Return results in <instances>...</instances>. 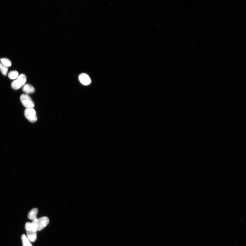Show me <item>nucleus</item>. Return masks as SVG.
Here are the masks:
<instances>
[{
  "instance_id": "nucleus-1",
  "label": "nucleus",
  "mask_w": 246,
  "mask_h": 246,
  "mask_svg": "<svg viewBox=\"0 0 246 246\" xmlns=\"http://www.w3.org/2000/svg\"><path fill=\"white\" fill-rule=\"evenodd\" d=\"M49 222V220L48 217L44 216L39 219H37L35 220L32 221L31 223L37 231H39L45 228Z\"/></svg>"
},
{
  "instance_id": "nucleus-2",
  "label": "nucleus",
  "mask_w": 246,
  "mask_h": 246,
  "mask_svg": "<svg viewBox=\"0 0 246 246\" xmlns=\"http://www.w3.org/2000/svg\"><path fill=\"white\" fill-rule=\"evenodd\" d=\"M25 228L27 234V237L30 241L34 242L37 239V230L32 226L31 223L27 222L26 223Z\"/></svg>"
},
{
  "instance_id": "nucleus-6",
  "label": "nucleus",
  "mask_w": 246,
  "mask_h": 246,
  "mask_svg": "<svg viewBox=\"0 0 246 246\" xmlns=\"http://www.w3.org/2000/svg\"><path fill=\"white\" fill-rule=\"evenodd\" d=\"M79 79L81 84L85 86L90 85L91 83V79L88 75L85 73H82L79 75Z\"/></svg>"
},
{
  "instance_id": "nucleus-9",
  "label": "nucleus",
  "mask_w": 246,
  "mask_h": 246,
  "mask_svg": "<svg viewBox=\"0 0 246 246\" xmlns=\"http://www.w3.org/2000/svg\"><path fill=\"white\" fill-rule=\"evenodd\" d=\"M21 239L23 246H32L30 241L25 235H22Z\"/></svg>"
},
{
  "instance_id": "nucleus-12",
  "label": "nucleus",
  "mask_w": 246,
  "mask_h": 246,
  "mask_svg": "<svg viewBox=\"0 0 246 246\" xmlns=\"http://www.w3.org/2000/svg\"><path fill=\"white\" fill-rule=\"evenodd\" d=\"M0 70L4 76L7 75L8 72V68L4 66L1 62H0Z\"/></svg>"
},
{
  "instance_id": "nucleus-4",
  "label": "nucleus",
  "mask_w": 246,
  "mask_h": 246,
  "mask_svg": "<svg viewBox=\"0 0 246 246\" xmlns=\"http://www.w3.org/2000/svg\"><path fill=\"white\" fill-rule=\"evenodd\" d=\"M20 100L23 106L26 108H33L35 104L31 97L27 94H24L20 97Z\"/></svg>"
},
{
  "instance_id": "nucleus-7",
  "label": "nucleus",
  "mask_w": 246,
  "mask_h": 246,
  "mask_svg": "<svg viewBox=\"0 0 246 246\" xmlns=\"http://www.w3.org/2000/svg\"><path fill=\"white\" fill-rule=\"evenodd\" d=\"M23 91L27 94H32L35 91V89L31 85L26 84L23 86Z\"/></svg>"
},
{
  "instance_id": "nucleus-8",
  "label": "nucleus",
  "mask_w": 246,
  "mask_h": 246,
  "mask_svg": "<svg viewBox=\"0 0 246 246\" xmlns=\"http://www.w3.org/2000/svg\"><path fill=\"white\" fill-rule=\"evenodd\" d=\"M38 209L37 208H35L32 209L28 213V217L30 220L34 221L37 219V215L38 213Z\"/></svg>"
},
{
  "instance_id": "nucleus-3",
  "label": "nucleus",
  "mask_w": 246,
  "mask_h": 246,
  "mask_svg": "<svg viewBox=\"0 0 246 246\" xmlns=\"http://www.w3.org/2000/svg\"><path fill=\"white\" fill-rule=\"evenodd\" d=\"M26 81V77L24 74H21L18 76V79L13 81L11 83L12 88L15 90L21 88L25 85Z\"/></svg>"
},
{
  "instance_id": "nucleus-10",
  "label": "nucleus",
  "mask_w": 246,
  "mask_h": 246,
  "mask_svg": "<svg viewBox=\"0 0 246 246\" xmlns=\"http://www.w3.org/2000/svg\"><path fill=\"white\" fill-rule=\"evenodd\" d=\"M19 73L17 71H12L8 74V77L11 79H15L18 78Z\"/></svg>"
},
{
  "instance_id": "nucleus-5",
  "label": "nucleus",
  "mask_w": 246,
  "mask_h": 246,
  "mask_svg": "<svg viewBox=\"0 0 246 246\" xmlns=\"http://www.w3.org/2000/svg\"><path fill=\"white\" fill-rule=\"evenodd\" d=\"M24 115L26 118L31 123H35L37 121L36 112L33 108H26L24 111Z\"/></svg>"
},
{
  "instance_id": "nucleus-11",
  "label": "nucleus",
  "mask_w": 246,
  "mask_h": 246,
  "mask_svg": "<svg viewBox=\"0 0 246 246\" xmlns=\"http://www.w3.org/2000/svg\"><path fill=\"white\" fill-rule=\"evenodd\" d=\"M1 61L2 64L7 68L11 66V62L7 58H2L1 59Z\"/></svg>"
}]
</instances>
